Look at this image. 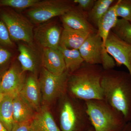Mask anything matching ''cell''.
Returning <instances> with one entry per match:
<instances>
[{
	"label": "cell",
	"mask_w": 131,
	"mask_h": 131,
	"mask_svg": "<svg viewBox=\"0 0 131 131\" xmlns=\"http://www.w3.org/2000/svg\"><path fill=\"white\" fill-rule=\"evenodd\" d=\"M104 100L122 113L127 122L131 121V76L114 69L103 70L101 79Z\"/></svg>",
	"instance_id": "6da1fadb"
},
{
	"label": "cell",
	"mask_w": 131,
	"mask_h": 131,
	"mask_svg": "<svg viewBox=\"0 0 131 131\" xmlns=\"http://www.w3.org/2000/svg\"><path fill=\"white\" fill-rule=\"evenodd\" d=\"M102 66L84 62L77 70L70 73L67 92L71 96L82 100H104L101 79Z\"/></svg>",
	"instance_id": "7a4b0ae2"
},
{
	"label": "cell",
	"mask_w": 131,
	"mask_h": 131,
	"mask_svg": "<svg viewBox=\"0 0 131 131\" xmlns=\"http://www.w3.org/2000/svg\"><path fill=\"white\" fill-rule=\"evenodd\" d=\"M59 99L58 119L61 131H85L92 126L85 101L67 92Z\"/></svg>",
	"instance_id": "3957f363"
},
{
	"label": "cell",
	"mask_w": 131,
	"mask_h": 131,
	"mask_svg": "<svg viewBox=\"0 0 131 131\" xmlns=\"http://www.w3.org/2000/svg\"><path fill=\"white\" fill-rule=\"evenodd\" d=\"M86 102L87 113L95 131H119L127 123L122 113L104 100Z\"/></svg>",
	"instance_id": "277c9868"
},
{
	"label": "cell",
	"mask_w": 131,
	"mask_h": 131,
	"mask_svg": "<svg viewBox=\"0 0 131 131\" xmlns=\"http://www.w3.org/2000/svg\"><path fill=\"white\" fill-rule=\"evenodd\" d=\"M69 73L67 70L61 74L55 75L43 68L39 80L43 101L51 103L59 100L67 92Z\"/></svg>",
	"instance_id": "5b68a950"
},
{
	"label": "cell",
	"mask_w": 131,
	"mask_h": 131,
	"mask_svg": "<svg viewBox=\"0 0 131 131\" xmlns=\"http://www.w3.org/2000/svg\"><path fill=\"white\" fill-rule=\"evenodd\" d=\"M11 39L31 45L34 39L33 26L26 19L14 12H3L1 15Z\"/></svg>",
	"instance_id": "8992f818"
},
{
	"label": "cell",
	"mask_w": 131,
	"mask_h": 131,
	"mask_svg": "<svg viewBox=\"0 0 131 131\" xmlns=\"http://www.w3.org/2000/svg\"><path fill=\"white\" fill-rule=\"evenodd\" d=\"M72 9L71 6L64 1H40L29 9L27 14L33 23L41 24L56 16H62Z\"/></svg>",
	"instance_id": "52a82bcc"
},
{
	"label": "cell",
	"mask_w": 131,
	"mask_h": 131,
	"mask_svg": "<svg viewBox=\"0 0 131 131\" xmlns=\"http://www.w3.org/2000/svg\"><path fill=\"white\" fill-rule=\"evenodd\" d=\"M105 47L107 52L114 59L116 66H125L131 76V45L120 39L111 31Z\"/></svg>",
	"instance_id": "ba28073f"
},
{
	"label": "cell",
	"mask_w": 131,
	"mask_h": 131,
	"mask_svg": "<svg viewBox=\"0 0 131 131\" xmlns=\"http://www.w3.org/2000/svg\"><path fill=\"white\" fill-rule=\"evenodd\" d=\"M84 62L89 64H102L103 54L107 52L97 32L90 34L79 49Z\"/></svg>",
	"instance_id": "9c48e42d"
},
{
	"label": "cell",
	"mask_w": 131,
	"mask_h": 131,
	"mask_svg": "<svg viewBox=\"0 0 131 131\" xmlns=\"http://www.w3.org/2000/svg\"><path fill=\"white\" fill-rule=\"evenodd\" d=\"M24 73L16 65L5 73L0 82V93L14 96L20 93L25 81Z\"/></svg>",
	"instance_id": "30bf717a"
},
{
	"label": "cell",
	"mask_w": 131,
	"mask_h": 131,
	"mask_svg": "<svg viewBox=\"0 0 131 131\" xmlns=\"http://www.w3.org/2000/svg\"><path fill=\"white\" fill-rule=\"evenodd\" d=\"M61 32L60 27L53 23L45 24L39 27L35 37L38 42L44 48L58 49Z\"/></svg>",
	"instance_id": "8fae6325"
},
{
	"label": "cell",
	"mask_w": 131,
	"mask_h": 131,
	"mask_svg": "<svg viewBox=\"0 0 131 131\" xmlns=\"http://www.w3.org/2000/svg\"><path fill=\"white\" fill-rule=\"evenodd\" d=\"M42 63L44 68L54 74H61L67 70L63 56L58 49L44 48Z\"/></svg>",
	"instance_id": "7c38bea8"
},
{
	"label": "cell",
	"mask_w": 131,
	"mask_h": 131,
	"mask_svg": "<svg viewBox=\"0 0 131 131\" xmlns=\"http://www.w3.org/2000/svg\"><path fill=\"white\" fill-rule=\"evenodd\" d=\"M20 94L35 112L39 111L41 92L39 81L35 76H30L26 79Z\"/></svg>",
	"instance_id": "4fadbf2b"
},
{
	"label": "cell",
	"mask_w": 131,
	"mask_h": 131,
	"mask_svg": "<svg viewBox=\"0 0 131 131\" xmlns=\"http://www.w3.org/2000/svg\"><path fill=\"white\" fill-rule=\"evenodd\" d=\"M32 123L34 131H61L46 106L36 112Z\"/></svg>",
	"instance_id": "5bb4252c"
},
{
	"label": "cell",
	"mask_w": 131,
	"mask_h": 131,
	"mask_svg": "<svg viewBox=\"0 0 131 131\" xmlns=\"http://www.w3.org/2000/svg\"><path fill=\"white\" fill-rule=\"evenodd\" d=\"M61 20L63 25L74 30L90 34L96 32L85 16L75 10L72 9L67 12L61 16Z\"/></svg>",
	"instance_id": "9a60e30c"
},
{
	"label": "cell",
	"mask_w": 131,
	"mask_h": 131,
	"mask_svg": "<svg viewBox=\"0 0 131 131\" xmlns=\"http://www.w3.org/2000/svg\"><path fill=\"white\" fill-rule=\"evenodd\" d=\"M63 26L59 46L67 49L79 50L90 34Z\"/></svg>",
	"instance_id": "2e32d148"
},
{
	"label": "cell",
	"mask_w": 131,
	"mask_h": 131,
	"mask_svg": "<svg viewBox=\"0 0 131 131\" xmlns=\"http://www.w3.org/2000/svg\"><path fill=\"white\" fill-rule=\"evenodd\" d=\"M13 107L14 122L31 121L36 113L20 93L14 96Z\"/></svg>",
	"instance_id": "e0dca14e"
},
{
	"label": "cell",
	"mask_w": 131,
	"mask_h": 131,
	"mask_svg": "<svg viewBox=\"0 0 131 131\" xmlns=\"http://www.w3.org/2000/svg\"><path fill=\"white\" fill-rule=\"evenodd\" d=\"M116 6L117 2L112 6L102 17L97 26V32L101 38L105 47L106 40L109 33L114 27L118 19L116 13Z\"/></svg>",
	"instance_id": "ac0fdd59"
},
{
	"label": "cell",
	"mask_w": 131,
	"mask_h": 131,
	"mask_svg": "<svg viewBox=\"0 0 131 131\" xmlns=\"http://www.w3.org/2000/svg\"><path fill=\"white\" fill-rule=\"evenodd\" d=\"M14 96L4 95L0 103V122L8 131H11L14 123L13 100Z\"/></svg>",
	"instance_id": "d6986e66"
},
{
	"label": "cell",
	"mask_w": 131,
	"mask_h": 131,
	"mask_svg": "<svg viewBox=\"0 0 131 131\" xmlns=\"http://www.w3.org/2000/svg\"><path fill=\"white\" fill-rule=\"evenodd\" d=\"M58 49L62 54L66 70L69 73L77 70L84 62L79 50L68 49L60 46Z\"/></svg>",
	"instance_id": "ffe728a7"
},
{
	"label": "cell",
	"mask_w": 131,
	"mask_h": 131,
	"mask_svg": "<svg viewBox=\"0 0 131 131\" xmlns=\"http://www.w3.org/2000/svg\"><path fill=\"white\" fill-rule=\"evenodd\" d=\"M18 50L19 54L18 59L21 64L22 72H35L36 68V58L31 49L26 45L19 44Z\"/></svg>",
	"instance_id": "44dd1931"
},
{
	"label": "cell",
	"mask_w": 131,
	"mask_h": 131,
	"mask_svg": "<svg viewBox=\"0 0 131 131\" xmlns=\"http://www.w3.org/2000/svg\"><path fill=\"white\" fill-rule=\"evenodd\" d=\"M114 0L95 1L93 7L90 11L89 15L90 20L97 27L102 17L111 7Z\"/></svg>",
	"instance_id": "7402d4cb"
},
{
	"label": "cell",
	"mask_w": 131,
	"mask_h": 131,
	"mask_svg": "<svg viewBox=\"0 0 131 131\" xmlns=\"http://www.w3.org/2000/svg\"><path fill=\"white\" fill-rule=\"evenodd\" d=\"M112 32L120 39L131 45V23L122 19H118Z\"/></svg>",
	"instance_id": "603a6c76"
},
{
	"label": "cell",
	"mask_w": 131,
	"mask_h": 131,
	"mask_svg": "<svg viewBox=\"0 0 131 131\" xmlns=\"http://www.w3.org/2000/svg\"><path fill=\"white\" fill-rule=\"evenodd\" d=\"M40 1L39 0H1L0 6L10 7L16 9H23L34 7Z\"/></svg>",
	"instance_id": "cb8c5ba5"
},
{
	"label": "cell",
	"mask_w": 131,
	"mask_h": 131,
	"mask_svg": "<svg viewBox=\"0 0 131 131\" xmlns=\"http://www.w3.org/2000/svg\"><path fill=\"white\" fill-rule=\"evenodd\" d=\"M116 13L117 17L131 22V0L117 1Z\"/></svg>",
	"instance_id": "d4e9b609"
},
{
	"label": "cell",
	"mask_w": 131,
	"mask_h": 131,
	"mask_svg": "<svg viewBox=\"0 0 131 131\" xmlns=\"http://www.w3.org/2000/svg\"><path fill=\"white\" fill-rule=\"evenodd\" d=\"M0 45L8 47L13 45L7 28L2 20H0Z\"/></svg>",
	"instance_id": "484cf974"
},
{
	"label": "cell",
	"mask_w": 131,
	"mask_h": 131,
	"mask_svg": "<svg viewBox=\"0 0 131 131\" xmlns=\"http://www.w3.org/2000/svg\"><path fill=\"white\" fill-rule=\"evenodd\" d=\"M11 131H34L31 121L14 122Z\"/></svg>",
	"instance_id": "4316f807"
},
{
	"label": "cell",
	"mask_w": 131,
	"mask_h": 131,
	"mask_svg": "<svg viewBox=\"0 0 131 131\" xmlns=\"http://www.w3.org/2000/svg\"><path fill=\"white\" fill-rule=\"evenodd\" d=\"M95 1L94 0H74L73 2L77 4L82 10L88 11L91 10Z\"/></svg>",
	"instance_id": "83f0119b"
},
{
	"label": "cell",
	"mask_w": 131,
	"mask_h": 131,
	"mask_svg": "<svg viewBox=\"0 0 131 131\" xmlns=\"http://www.w3.org/2000/svg\"><path fill=\"white\" fill-rule=\"evenodd\" d=\"M12 56V53L9 51L0 46V66L7 62Z\"/></svg>",
	"instance_id": "f1b7e54d"
},
{
	"label": "cell",
	"mask_w": 131,
	"mask_h": 131,
	"mask_svg": "<svg viewBox=\"0 0 131 131\" xmlns=\"http://www.w3.org/2000/svg\"><path fill=\"white\" fill-rule=\"evenodd\" d=\"M119 131H131V122H127L124 128Z\"/></svg>",
	"instance_id": "f546056e"
},
{
	"label": "cell",
	"mask_w": 131,
	"mask_h": 131,
	"mask_svg": "<svg viewBox=\"0 0 131 131\" xmlns=\"http://www.w3.org/2000/svg\"><path fill=\"white\" fill-rule=\"evenodd\" d=\"M0 131H8L1 122H0Z\"/></svg>",
	"instance_id": "4dcf8cb0"
},
{
	"label": "cell",
	"mask_w": 131,
	"mask_h": 131,
	"mask_svg": "<svg viewBox=\"0 0 131 131\" xmlns=\"http://www.w3.org/2000/svg\"><path fill=\"white\" fill-rule=\"evenodd\" d=\"M4 95L2 93H0V103L2 101L3 99V97H4Z\"/></svg>",
	"instance_id": "1f68e13d"
},
{
	"label": "cell",
	"mask_w": 131,
	"mask_h": 131,
	"mask_svg": "<svg viewBox=\"0 0 131 131\" xmlns=\"http://www.w3.org/2000/svg\"><path fill=\"white\" fill-rule=\"evenodd\" d=\"M85 131H95V130L93 127L92 126H91V127H90L89 129H88V130Z\"/></svg>",
	"instance_id": "d6a6232c"
},
{
	"label": "cell",
	"mask_w": 131,
	"mask_h": 131,
	"mask_svg": "<svg viewBox=\"0 0 131 131\" xmlns=\"http://www.w3.org/2000/svg\"><path fill=\"white\" fill-rule=\"evenodd\" d=\"M1 78H0V82H1Z\"/></svg>",
	"instance_id": "836d02e7"
},
{
	"label": "cell",
	"mask_w": 131,
	"mask_h": 131,
	"mask_svg": "<svg viewBox=\"0 0 131 131\" xmlns=\"http://www.w3.org/2000/svg\"></svg>",
	"instance_id": "e575fe53"
}]
</instances>
